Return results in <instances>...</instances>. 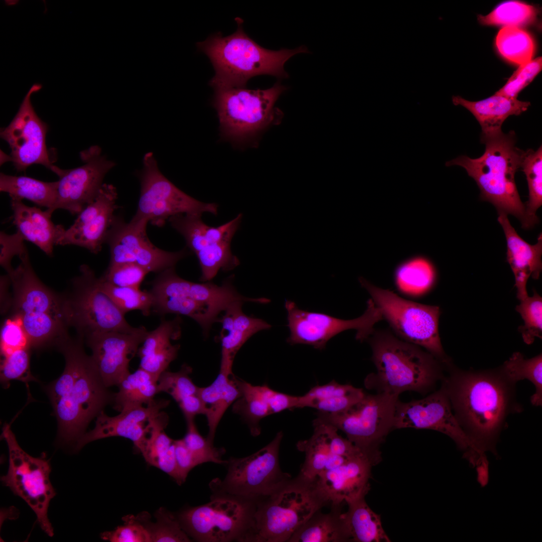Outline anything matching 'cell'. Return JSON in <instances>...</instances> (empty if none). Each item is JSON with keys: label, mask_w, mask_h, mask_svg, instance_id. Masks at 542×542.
Instances as JSON below:
<instances>
[{"label": "cell", "mask_w": 542, "mask_h": 542, "mask_svg": "<svg viewBox=\"0 0 542 542\" xmlns=\"http://www.w3.org/2000/svg\"><path fill=\"white\" fill-rule=\"evenodd\" d=\"M114 394L107 389L91 356L86 355L75 383L64 397L52 403L63 443L76 442L85 433L94 418L112 402Z\"/></svg>", "instance_id": "obj_15"}, {"label": "cell", "mask_w": 542, "mask_h": 542, "mask_svg": "<svg viewBox=\"0 0 542 542\" xmlns=\"http://www.w3.org/2000/svg\"><path fill=\"white\" fill-rule=\"evenodd\" d=\"M286 89L278 82L266 89H215L212 104L217 111L221 135L240 145L280 122L283 114L275 104Z\"/></svg>", "instance_id": "obj_8"}, {"label": "cell", "mask_w": 542, "mask_h": 542, "mask_svg": "<svg viewBox=\"0 0 542 542\" xmlns=\"http://www.w3.org/2000/svg\"><path fill=\"white\" fill-rule=\"evenodd\" d=\"M123 524L113 530L105 531L101 538L111 542H151L150 534L134 515L123 517Z\"/></svg>", "instance_id": "obj_56"}, {"label": "cell", "mask_w": 542, "mask_h": 542, "mask_svg": "<svg viewBox=\"0 0 542 542\" xmlns=\"http://www.w3.org/2000/svg\"><path fill=\"white\" fill-rule=\"evenodd\" d=\"M19 257V265L8 273L13 288L15 314L21 317L31 347L56 344L68 335L64 298L54 293L39 279L27 249Z\"/></svg>", "instance_id": "obj_6"}, {"label": "cell", "mask_w": 542, "mask_h": 542, "mask_svg": "<svg viewBox=\"0 0 542 542\" xmlns=\"http://www.w3.org/2000/svg\"><path fill=\"white\" fill-rule=\"evenodd\" d=\"M537 14L534 7L516 1L500 4L486 16L479 15L478 20L483 25H497L520 28L533 22Z\"/></svg>", "instance_id": "obj_45"}, {"label": "cell", "mask_w": 542, "mask_h": 542, "mask_svg": "<svg viewBox=\"0 0 542 542\" xmlns=\"http://www.w3.org/2000/svg\"><path fill=\"white\" fill-rule=\"evenodd\" d=\"M42 88L40 83L33 84L13 120L1 128V138L9 144L10 161L18 172H25L33 164L50 170L54 166L46 144L48 126L38 116L31 102L32 94Z\"/></svg>", "instance_id": "obj_20"}, {"label": "cell", "mask_w": 542, "mask_h": 542, "mask_svg": "<svg viewBox=\"0 0 542 542\" xmlns=\"http://www.w3.org/2000/svg\"><path fill=\"white\" fill-rule=\"evenodd\" d=\"M367 339L377 371L365 378L367 388L398 396L405 391L426 393L443 377L444 363L422 347L385 330H374Z\"/></svg>", "instance_id": "obj_4"}, {"label": "cell", "mask_w": 542, "mask_h": 542, "mask_svg": "<svg viewBox=\"0 0 542 542\" xmlns=\"http://www.w3.org/2000/svg\"><path fill=\"white\" fill-rule=\"evenodd\" d=\"M365 496L362 495L347 502V511L340 514L351 541H390L382 527L380 516L367 505Z\"/></svg>", "instance_id": "obj_35"}, {"label": "cell", "mask_w": 542, "mask_h": 542, "mask_svg": "<svg viewBox=\"0 0 542 542\" xmlns=\"http://www.w3.org/2000/svg\"><path fill=\"white\" fill-rule=\"evenodd\" d=\"M521 168L525 175L528 188V200L525 205L529 216L538 221L536 213L542 205V147L536 151H524Z\"/></svg>", "instance_id": "obj_48"}, {"label": "cell", "mask_w": 542, "mask_h": 542, "mask_svg": "<svg viewBox=\"0 0 542 542\" xmlns=\"http://www.w3.org/2000/svg\"><path fill=\"white\" fill-rule=\"evenodd\" d=\"M542 68V58L539 57L519 65L507 83L495 94L510 99H517L519 92L530 83Z\"/></svg>", "instance_id": "obj_54"}, {"label": "cell", "mask_w": 542, "mask_h": 542, "mask_svg": "<svg viewBox=\"0 0 542 542\" xmlns=\"http://www.w3.org/2000/svg\"><path fill=\"white\" fill-rule=\"evenodd\" d=\"M452 101L471 112L482 129L481 136H493L502 132L501 126L510 115H518L526 111L529 102L510 99L494 94L485 99L470 101L460 96H454Z\"/></svg>", "instance_id": "obj_30"}, {"label": "cell", "mask_w": 542, "mask_h": 542, "mask_svg": "<svg viewBox=\"0 0 542 542\" xmlns=\"http://www.w3.org/2000/svg\"><path fill=\"white\" fill-rule=\"evenodd\" d=\"M138 176L141 194L133 220L144 221L161 227L171 217L179 214H217V204L200 202L170 181L160 171L151 152L144 155L143 168Z\"/></svg>", "instance_id": "obj_14"}, {"label": "cell", "mask_w": 542, "mask_h": 542, "mask_svg": "<svg viewBox=\"0 0 542 542\" xmlns=\"http://www.w3.org/2000/svg\"><path fill=\"white\" fill-rule=\"evenodd\" d=\"M394 278L397 287L401 291L420 294L433 286L436 272L433 264L427 257L417 255L399 264L395 268Z\"/></svg>", "instance_id": "obj_40"}, {"label": "cell", "mask_w": 542, "mask_h": 542, "mask_svg": "<svg viewBox=\"0 0 542 542\" xmlns=\"http://www.w3.org/2000/svg\"><path fill=\"white\" fill-rule=\"evenodd\" d=\"M24 240L17 232L13 235H8L4 232L1 233V264L7 273L13 268L11 260L15 255H19L27 248L24 243Z\"/></svg>", "instance_id": "obj_57"}, {"label": "cell", "mask_w": 542, "mask_h": 542, "mask_svg": "<svg viewBox=\"0 0 542 542\" xmlns=\"http://www.w3.org/2000/svg\"><path fill=\"white\" fill-rule=\"evenodd\" d=\"M30 349L18 350L3 357L1 364L0 379L6 388L10 386V382L13 380L22 381L27 384L30 381H38L31 372Z\"/></svg>", "instance_id": "obj_51"}, {"label": "cell", "mask_w": 542, "mask_h": 542, "mask_svg": "<svg viewBox=\"0 0 542 542\" xmlns=\"http://www.w3.org/2000/svg\"><path fill=\"white\" fill-rule=\"evenodd\" d=\"M148 273L147 270L137 264L122 263L109 265L101 278L115 286L140 288Z\"/></svg>", "instance_id": "obj_55"}, {"label": "cell", "mask_w": 542, "mask_h": 542, "mask_svg": "<svg viewBox=\"0 0 542 542\" xmlns=\"http://www.w3.org/2000/svg\"><path fill=\"white\" fill-rule=\"evenodd\" d=\"M316 512L298 529L289 542H345L351 541L342 520L340 507L328 513Z\"/></svg>", "instance_id": "obj_36"}, {"label": "cell", "mask_w": 542, "mask_h": 542, "mask_svg": "<svg viewBox=\"0 0 542 542\" xmlns=\"http://www.w3.org/2000/svg\"><path fill=\"white\" fill-rule=\"evenodd\" d=\"M288 326L290 334L287 341L291 345H309L322 350L332 338L350 329L356 330L355 338L362 342L374 331V326L383 320L382 314L370 298L367 308L360 317L344 320L323 313L309 312L300 309L293 301L286 300Z\"/></svg>", "instance_id": "obj_17"}, {"label": "cell", "mask_w": 542, "mask_h": 542, "mask_svg": "<svg viewBox=\"0 0 542 542\" xmlns=\"http://www.w3.org/2000/svg\"><path fill=\"white\" fill-rule=\"evenodd\" d=\"M313 425L312 436L297 444L298 450L305 454L300 475L311 481L325 470L328 460L333 455L330 446V425L317 418L313 420Z\"/></svg>", "instance_id": "obj_39"}, {"label": "cell", "mask_w": 542, "mask_h": 542, "mask_svg": "<svg viewBox=\"0 0 542 542\" xmlns=\"http://www.w3.org/2000/svg\"><path fill=\"white\" fill-rule=\"evenodd\" d=\"M452 410L449 397L442 386L439 390L421 399L408 402L398 399L393 429H425L443 433L454 441L469 463L474 464L483 455L477 452Z\"/></svg>", "instance_id": "obj_18"}, {"label": "cell", "mask_w": 542, "mask_h": 542, "mask_svg": "<svg viewBox=\"0 0 542 542\" xmlns=\"http://www.w3.org/2000/svg\"><path fill=\"white\" fill-rule=\"evenodd\" d=\"M244 302L233 304L224 312L218 322L222 330L217 338L221 345V358L233 362L242 345L258 332L269 329L272 326L264 320L247 316L242 310Z\"/></svg>", "instance_id": "obj_31"}, {"label": "cell", "mask_w": 542, "mask_h": 542, "mask_svg": "<svg viewBox=\"0 0 542 542\" xmlns=\"http://www.w3.org/2000/svg\"><path fill=\"white\" fill-rule=\"evenodd\" d=\"M328 503L315 480L300 475L257 502L250 525L240 541H288L293 533Z\"/></svg>", "instance_id": "obj_5"}, {"label": "cell", "mask_w": 542, "mask_h": 542, "mask_svg": "<svg viewBox=\"0 0 542 542\" xmlns=\"http://www.w3.org/2000/svg\"><path fill=\"white\" fill-rule=\"evenodd\" d=\"M231 241L211 243L195 253L201 270V282L211 281L220 269L230 270L239 264V259L231 251Z\"/></svg>", "instance_id": "obj_44"}, {"label": "cell", "mask_w": 542, "mask_h": 542, "mask_svg": "<svg viewBox=\"0 0 542 542\" xmlns=\"http://www.w3.org/2000/svg\"><path fill=\"white\" fill-rule=\"evenodd\" d=\"M187 432L183 441L198 462L199 465L206 462H213L226 465L227 461L222 459L224 449H217L206 438L200 435L194 423V419H187Z\"/></svg>", "instance_id": "obj_52"}, {"label": "cell", "mask_w": 542, "mask_h": 542, "mask_svg": "<svg viewBox=\"0 0 542 542\" xmlns=\"http://www.w3.org/2000/svg\"><path fill=\"white\" fill-rule=\"evenodd\" d=\"M192 371V368L186 364L182 365L178 371H164L158 380V393L165 392L169 394L178 404L198 395L199 387L194 384L190 376Z\"/></svg>", "instance_id": "obj_49"}, {"label": "cell", "mask_w": 542, "mask_h": 542, "mask_svg": "<svg viewBox=\"0 0 542 542\" xmlns=\"http://www.w3.org/2000/svg\"><path fill=\"white\" fill-rule=\"evenodd\" d=\"M148 530L151 542H187L191 539L177 518L164 508L155 513V522L151 521L148 512H142L135 516Z\"/></svg>", "instance_id": "obj_46"}, {"label": "cell", "mask_w": 542, "mask_h": 542, "mask_svg": "<svg viewBox=\"0 0 542 542\" xmlns=\"http://www.w3.org/2000/svg\"><path fill=\"white\" fill-rule=\"evenodd\" d=\"M181 323L177 315L172 320H163L157 328L148 332L137 352L140 358L139 367L158 378L167 370L180 347L179 344L172 345L171 340L180 337Z\"/></svg>", "instance_id": "obj_29"}, {"label": "cell", "mask_w": 542, "mask_h": 542, "mask_svg": "<svg viewBox=\"0 0 542 542\" xmlns=\"http://www.w3.org/2000/svg\"><path fill=\"white\" fill-rule=\"evenodd\" d=\"M235 20L237 28L231 35L223 37L218 32L196 43L197 50L208 56L213 66L215 75L209 84L214 90L245 88L251 78L260 75L287 78L286 62L296 54L309 53L305 46L278 51L265 49L245 33L241 18Z\"/></svg>", "instance_id": "obj_3"}, {"label": "cell", "mask_w": 542, "mask_h": 542, "mask_svg": "<svg viewBox=\"0 0 542 542\" xmlns=\"http://www.w3.org/2000/svg\"><path fill=\"white\" fill-rule=\"evenodd\" d=\"M80 157L83 165L69 170L54 165L51 170L59 177L57 197L51 209L52 214L58 209L78 214L98 194L106 174L115 166L114 162L101 154L100 148L92 146L81 151Z\"/></svg>", "instance_id": "obj_21"}, {"label": "cell", "mask_w": 542, "mask_h": 542, "mask_svg": "<svg viewBox=\"0 0 542 542\" xmlns=\"http://www.w3.org/2000/svg\"><path fill=\"white\" fill-rule=\"evenodd\" d=\"M1 436L7 443L9 455L8 471L1 477L2 482L26 502L35 513L42 530L49 536H53L48 509L56 492L49 478L51 470L49 460L45 453L34 457L23 450L9 424L3 426Z\"/></svg>", "instance_id": "obj_12"}, {"label": "cell", "mask_w": 542, "mask_h": 542, "mask_svg": "<svg viewBox=\"0 0 542 542\" xmlns=\"http://www.w3.org/2000/svg\"><path fill=\"white\" fill-rule=\"evenodd\" d=\"M362 454L348 458L334 468L321 472L315 479L320 493L333 507H340L358 496L366 495L372 467Z\"/></svg>", "instance_id": "obj_25"}, {"label": "cell", "mask_w": 542, "mask_h": 542, "mask_svg": "<svg viewBox=\"0 0 542 542\" xmlns=\"http://www.w3.org/2000/svg\"><path fill=\"white\" fill-rule=\"evenodd\" d=\"M240 396L234 402L233 411L247 424L253 436L260 434L259 423L264 418L286 410L296 409L299 396L274 390L268 385H253L237 379Z\"/></svg>", "instance_id": "obj_26"}, {"label": "cell", "mask_w": 542, "mask_h": 542, "mask_svg": "<svg viewBox=\"0 0 542 542\" xmlns=\"http://www.w3.org/2000/svg\"><path fill=\"white\" fill-rule=\"evenodd\" d=\"M506 378L515 384L518 381L527 379L535 386V391L531 396V403L542 405V355L525 359L520 352H515L500 368Z\"/></svg>", "instance_id": "obj_41"}, {"label": "cell", "mask_w": 542, "mask_h": 542, "mask_svg": "<svg viewBox=\"0 0 542 542\" xmlns=\"http://www.w3.org/2000/svg\"><path fill=\"white\" fill-rule=\"evenodd\" d=\"M515 134L502 131L490 136H481L485 145L484 154L472 159L461 156L448 161L447 167L457 165L465 169L476 182L481 199L492 203L499 213L512 215L523 229L532 227L537 222L528 215L515 182V174L521 167L524 151L515 146Z\"/></svg>", "instance_id": "obj_2"}, {"label": "cell", "mask_w": 542, "mask_h": 542, "mask_svg": "<svg viewBox=\"0 0 542 542\" xmlns=\"http://www.w3.org/2000/svg\"><path fill=\"white\" fill-rule=\"evenodd\" d=\"M359 281L397 337L424 348L444 364L450 363L439 333V307L406 300L362 277Z\"/></svg>", "instance_id": "obj_11"}, {"label": "cell", "mask_w": 542, "mask_h": 542, "mask_svg": "<svg viewBox=\"0 0 542 542\" xmlns=\"http://www.w3.org/2000/svg\"><path fill=\"white\" fill-rule=\"evenodd\" d=\"M398 395L365 393L346 410L335 414L317 412V419L344 432L372 466L381 460L380 446L393 430Z\"/></svg>", "instance_id": "obj_10"}, {"label": "cell", "mask_w": 542, "mask_h": 542, "mask_svg": "<svg viewBox=\"0 0 542 542\" xmlns=\"http://www.w3.org/2000/svg\"><path fill=\"white\" fill-rule=\"evenodd\" d=\"M158 377L139 367L125 376L117 385L118 391L114 394V408L118 411L144 404L155 399L158 392Z\"/></svg>", "instance_id": "obj_37"}, {"label": "cell", "mask_w": 542, "mask_h": 542, "mask_svg": "<svg viewBox=\"0 0 542 542\" xmlns=\"http://www.w3.org/2000/svg\"><path fill=\"white\" fill-rule=\"evenodd\" d=\"M498 221L501 225L506 240L507 260L515 278L517 297L520 300L527 298L528 279H537L542 269V236L536 243L530 244L524 240L510 224L507 215L499 213Z\"/></svg>", "instance_id": "obj_27"}, {"label": "cell", "mask_w": 542, "mask_h": 542, "mask_svg": "<svg viewBox=\"0 0 542 542\" xmlns=\"http://www.w3.org/2000/svg\"><path fill=\"white\" fill-rule=\"evenodd\" d=\"M220 371L208 386L199 387L198 395L203 403L208 426L207 440L213 444L217 427L224 414L240 396L237 379Z\"/></svg>", "instance_id": "obj_33"}, {"label": "cell", "mask_w": 542, "mask_h": 542, "mask_svg": "<svg viewBox=\"0 0 542 542\" xmlns=\"http://www.w3.org/2000/svg\"><path fill=\"white\" fill-rule=\"evenodd\" d=\"M148 332L141 326L130 333L108 332L85 337L92 350L93 363L106 387L117 386L130 372L129 363L137 353L139 345Z\"/></svg>", "instance_id": "obj_23"}, {"label": "cell", "mask_w": 542, "mask_h": 542, "mask_svg": "<svg viewBox=\"0 0 542 542\" xmlns=\"http://www.w3.org/2000/svg\"><path fill=\"white\" fill-rule=\"evenodd\" d=\"M516 311L521 315L524 324L519 327L524 342L530 344L536 337H542V298L534 292L532 297L528 296L520 301Z\"/></svg>", "instance_id": "obj_50"}, {"label": "cell", "mask_w": 542, "mask_h": 542, "mask_svg": "<svg viewBox=\"0 0 542 542\" xmlns=\"http://www.w3.org/2000/svg\"><path fill=\"white\" fill-rule=\"evenodd\" d=\"M256 503L224 496L188 508L178 519L189 536L198 541H240L251 523Z\"/></svg>", "instance_id": "obj_16"}, {"label": "cell", "mask_w": 542, "mask_h": 542, "mask_svg": "<svg viewBox=\"0 0 542 542\" xmlns=\"http://www.w3.org/2000/svg\"><path fill=\"white\" fill-rule=\"evenodd\" d=\"M57 181L48 182L27 176L0 174V191L11 199H26L41 207L51 209L57 197Z\"/></svg>", "instance_id": "obj_38"}, {"label": "cell", "mask_w": 542, "mask_h": 542, "mask_svg": "<svg viewBox=\"0 0 542 542\" xmlns=\"http://www.w3.org/2000/svg\"><path fill=\"white\" fill-rule=\"evenodd\" d=\"M169 402L166 399H155L146 406L123 409L114 417H109L101 411L96 417L94 428L76 442L75 451H79L86 444L97 440L121 437L131 440L143 455L155 429L168 422L167 415L162 411Z\"/></svg>", "instance_id": "obj_22"}, {"label": "cell", "mask_w": 542, "mask_h": 542, "mask_svg": "<svg viewBox=\"0 0 542 542\" xmlns=\"http://www.w3.org/2000/svg\"><path fill=\"white\" fill-rule=\"evenodd\" d=\"M117 199L116 188L103 183L94 199L78 214L56 245H74L98 253L116 216Z\"/></svg>", "instance_id": "obj_24"}, {"label": "cell", "mask_w": 542, "mask_h": 542, "mask_svg": "<svg viewBox=\"0 0 542 542\" xmlns=\"http://www.w3.org/2000/svg\"><path fill=\"white\" fill-rule=\"evenodd\" d=\"M148 223L132 219L126 223L122 218L115 216L105 241L110 249L109 265L133 263L149 273H160L175 267L187 255L185 249L169 252L156 246L148 237Z\"/></svg>", "instance_id": "obj_19"}, {"label": "cell", "mask_w": 542, "mask_h": 542, "mask_svg": "<svg viewBox=\"0 0 542 542\" xmlns=\"http://www.w3.org/2000/svg\"><path fill=\"white\" fill-rule=\"evenodd\" d=\"M496 45L504 58L519 65L531 61L535 51L534 42L530 35L516 27H505L500 30L496 37Z\"/></svg>", "instance_id": "obj_42"}, {"label": "cell", "mask_w": 542, "mask_h": 542, "mask_svg": "<svg viewBox=\"0 0 542 542\" xmlns=\"http://www.w3.org/2000/svg\"><path fill=\"white\" fill-rule=\"evenodd\" d=\"M11 206L17 232L24 240L32 242L51 256L54 246L65 230L63 226L55 224L51 220L52 214L47 210L29 206L16 199H11Z\"/></svg>", "instance_id": "obj_28"}, {"label": "cell", "mask_w": 542, "mask_h": 542, "mask_svg": "<svg viewBox=\"0 0 542 542\" xmlns=\"http://www.w3.org/2000/svg\"><path fill=\"white\" fill-rule=\"evenodd\" d=\"M365 392L350 384H341L335 380L316 385L305 394L299 396L297 408L309 407L318 412L335 414L343 412L360 400Z\"/></svg>", "instance_id": "obj_34"}, {"label": "cell", "mask_w": 542, "mask_h": 542, "mask_svg": "<svg viewBox=\"0 0 542 542\" xmlns=\"http://www.w3.org/2000/svg\"><path fill=\"white\" fill-rule=\"evenodd\" d=\"M167 426L162 424L156 429L143 456L149 464L160 469L177 482L174 440L164 432Z\"/></svg>", "instance_id": "obj_43"}, {"label": "cell", "mask_w": 542, "mask_h": 542, "mask_svg": "<svg viewBox=\"0 0 542 542\" xmlns=\"http://www.w3.org/2000/svg\"><path fill=\"white\" fill-rule=\"evenodd\" d=\"M282 431L266 446L248 456L231 457L226 465L223 480L210 483L213 496H224L257 503L272 495L287 483L291 476L280 466L279 452Z\"/></svg>", "instance_id": "obj_9"}, {"label": "cell", "mask_w": 542, "mask_h": 542, "mask_svg": "<svg viewBox=\"0 0 542 542\" xmlns=\"http://www.w3.org/2000/svg\"><path fill=\"white\" fill-rule=\"evenodd\" d=\"M98 283L100 289L124 315L133 310H139L146 316L151 314L153 297L150 291H143L140 288L115 286L101 277L98 278Z\"/></svg>", "instance_id": "obj_47"}, {"label": "cell", "mask_w": 542, "mask_h": 542, "mask_svg": "<svg viewBox=\"0 0 542 542\" xmlns=\"http://www.w3.org/2000/svg\"><path fill=\"white\" fill-rule=\"evenodd\" d=\"M442 386L460 426L482 455H496V444L508 415L516 406L514 384L501 369L463 371L448 365Z\"/></svg>", "instance_id": "obj_1"}, {"label": "cell", "mask_w": 542, "mask_h": 542, "mask_svg": "<svg viewBox=\"0 0 542 542\" xmlns=\"http://www.w3.org/2000/svg\"><path fill=\"white\" fill-rule=\"evenodd\" d=\"M80 272L72 280V293L64 298L69 326H73L82 338L96 333L136 330L137 328L127 323L124 315L100 289L94 271L83 264Z\"/></svg>", "instance_id": "obj_13"}, {"label": "cell", "mask_w": 542, "mask_h": 542, "mask_svg": "<svg viewBox=\"0 0 542 542\" xmlns=\"http://www.w3.org/2000/svg\"><path fill=\"white\" fill-rule=\"evenodd\" d=\"M242 218L239 214L232 220L217 227L207 225L196 214H179L171 217L172 227L185 238L187 246L196 253L207 245L223 240H231Z\"/></svg>", "instance_id": "obj_32"}, {"label": "cell", "mask_w": 542, "mask_h": 542, "mask_svg": "<svg viewBox=\"0 0 542 542\" xmlns=\"http://www.w3.org/2000/svg\"><path fill=\"white\" fill-rule=\"evenodd\" d=\"M231 276L220 285L211 281L196 283L182 279L175 267L160 273L152 282L150 292L153 296H165L164 305L169 314L188 316L201 327L207 336L220 313L237 302L268 303L264 298H252L239 294L233 285Z\"/></svg>", "instance_id": "obj_7"}, {"label": "cell", "mask_w": 542, "mask_h": 542, "mask_svg": "<svg viewBox=\"0 0 542 542\" xmlns=\"http://www.w3.org/2000/svg\"><path fill=\"white\" fill-rule=\"evenodd\" d=\"M176 466L179 484L183 483L189 472L199 465L198 462L185 445L183 439L174 440Z\"/></svg>", "instance_id": "obj_58"}, {"label": "cell", "mask_w": 542, "mask_h": 542, "mask_svg": "<svg viewBox=\"0 0 542 542\" xmlns=\"http://www.w3.org/2000/svg\"><path fill=\"white\" fill-rule=\"evenodd\" d=\"M1 354L3 357L21 349L31 348L21 317L14 314L3 323L1 330Z\"/></svg>", "instance_id": "obj_53"}]
</instances>
